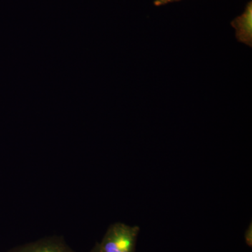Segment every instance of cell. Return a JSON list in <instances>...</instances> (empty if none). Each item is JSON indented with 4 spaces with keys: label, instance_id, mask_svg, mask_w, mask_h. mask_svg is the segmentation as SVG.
<instances>
[{
    "label": "cell",
    "instance_id": "1",
    "mask_svg": "<svg viewBox=\"0 0 252 252\" xmlns=\"http://www.w3.org/2000/svg\"><path fill=\"white\" fill-rule=\"evenodd\" d=\"M140 228L125 223L111 225L100 243L94 247L97 252H134Z\"/></svg>",
    "mask_w": 252,
    "mask_h": 252
},
{
    "label": "cell",
    "instance_id": "2",
    "mask_svg": "<svg viewBox=\"0 0 252 252\" xmlns=\"http://www.w3.org/2000/svg\"><path fill=\"white\" fill-rule=\"evenodd\" d=\"M231 26L235 28V36L240 42L250 47L252 46V2H248L245 11L233 20Z\"/></svg>",
    "mask_w": 252,
    "mask_h": 252
},
{
    "label": "cell",
    "instance_id": "3",
    "mask_svg": "<svg viewBox=\"0 0 252 252\" xmlns=\"http://www.w3.org/2000/svg\"><path fill=\"white\" fill-rule=\"evenodd\" d=\"M11 252H74L59 238H46L27 244Z\"/></svg>",
    "mask_w": 252,
    "mask_h": 252
},
{
    "label": "cell",
    "instance_id": "4",
    "mask_svg": "<svg viewBox=\"0 0 252 252\" xmlns=\"http://www.w3.org/2000/svg\"><path fill=\"white\" fill-rule=\"evenodd\" d=\"M178 1H180V0H156V1H154V4H155L156 6H159Z\"/></svg>",
    "mask_w": 252,
    "mask_h": 252
},
{
    "label": "cell",
    "instance_id": "5",
    "mask_svg": "<svg viewBox=\"0 0 252 252\" xmlns=\"http://www.w3.org/2000/svg\"><path fill=\"white\" fill-rule=\"evenodd\" d=\"M245 238H246L247 243H248V245L250 246H252V226L250 225V229L249 228L248 230H247L246 236H245Z\"/></svg>",
    "mask_w": 252,
    "mask_h": 252
},
{
    "label": "cell",
    "instance_id": "6",
    "mask_svg": "<svg viewBox=\"0 0 252 252\" xmlns=\"http://www.w3.org/2000/svg\"><path fill=\"white\" fill-rule=\"evenodd\" d=\"M92 252H97V251H96V250L94 249V250H93Z\"/></svg>",
    "mask_w": 252,
    "mask_h": 252
}]
</instances>
